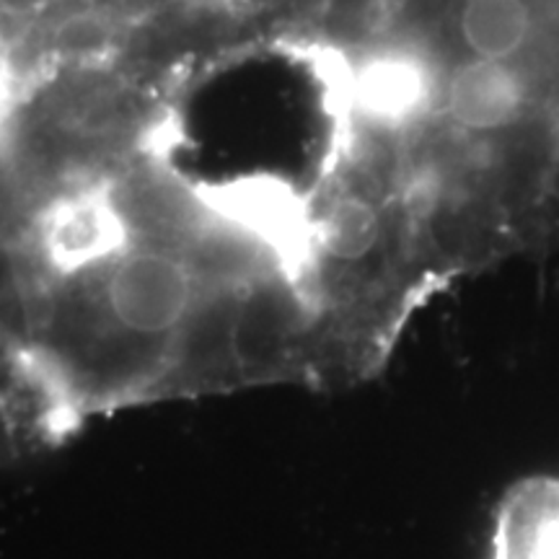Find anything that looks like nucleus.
I'll return each instance as SVG.
<instances>
[{"instance_id":"39448f33","label":"nucleus","mask_w":559,"mask_h":559,"mask_svg":"<svg viewBox=\"0 0 559 559\" xmlns=\"http://www.w3.org/2000/svg\"><path fill=\"white\" fill-rule=\"evenodd\" d=\"M50 0H0V16L5 19H29L39 13Z\"/></svg>"},{"instance_id":"7ed1b4c3","label":"nucleus","mask_w":559,"mask_h":559,"mask_svg":"<svg viewBox=\"0 0 559 559\" xmlns=\"http://www.w3.org/2000/svg\"><path fill=\"white\" fill-rule=\"evenodd\" d=\"M489 559H559V479L528 477L495 513Z\"/></svg>"},{"instance_id":"20e7f679","label":"nucleus","mask_w":559,"mask_h":559,"mask_svg":"<svg viewBox=\"0 0 559 559\" xmlns=\"http://www.w3.org/2000/svg\"><path fill=\"white\" fill-rule=\"evenodd\" d=\"M456 26L472 58L515 62L534 39L536 19L528 0H464Z\"/></svg>"},{"instance_id":"f03ea898","label":"nucleus","mask_w":559,"mask_h":559,"mask_svg":"<svg viewBox=\"0 0 559 559\" xmlns=\"http://www.w3.org/2000/svg\"><path fill=\"white\" fill-rule=\"evenodd\" d=\"M443 104L461 130H508L528 109L526 73L515 62L472 58L443 83Z\"/></svg>"},{"instance_id":"f257e3e1","label":"nucleus","mask_w":559,"mask_h":559,"mask_svg":"<svg viewBox=\"0 0 559 559\" xmlns=\"http://www.w3.org/2000/svg\"><path fill=\"white\" fill-rule=\"evenodd\" d=\"M443 83L428 52L412 45H383L355 68L353 102L362 120L376 128L404 130L443 99Z\"/></svg>"}]
</instances>
